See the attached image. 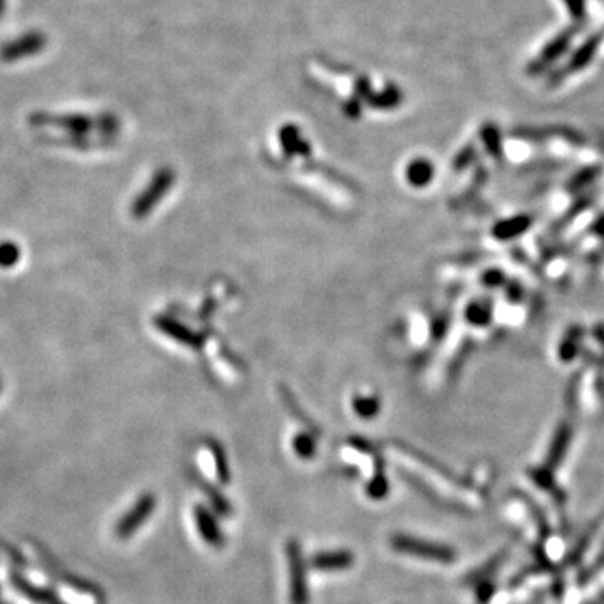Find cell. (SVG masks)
Wrapping results in <instances>:
<instances>
[{"mask_svg":"<svg viewBox=\"0 0 604 604\" xmlns=\"http://www.w3.org/2000/svg\"><path fill=\"white\" fill-rule=\"evenodd\" d=\"M578 32H579V26H570L568 29H564V31H561L558 36H554L548 44L542 47L541 54L527 63L526 66L527 74L541 76V74L549 73L561 57L569 51L570 42H573L574 36H576Z\"/></svg>","mask_w":604,"mask_h":604,"instance_id":"6da1fadb","label":"cell"},{"mask_svg":"<svg viewBox=\"0 0 604 604\" xmlns=\"http://www.w3.org/2000/svg\"><path fill=\"white\" fill-rule=\"evenodd\" d=\"M603 41H604V29H599V31L593 32L586 41H583L581 44L573 51V54L569 56L568 63L561 66V69L564 71V74L565 76L576 74L579 73V71L586 69L588 66L594 61V57H596Z\"/></svg>","mask_w":604,"mask_h":604,"instance_id":"7a4b0ae2","label":"cell"},{"mask_svg":"<svg viewBox=\"0 0 604 604\" xmlns=\"http://www.w3.org/2000/svg\"><path fill=\"white\" fill-rule=\"evenodd\" d=\"M351 563V556L346 553H336V554H321L317 556L314 561V565L319 569H342L348 568Z\"/></svg>","mask_w":604,"mask_h":604,"instance_id":"3957f363","label":"cell"},{"mask_svg":"<svg viewBox=\"0 0 604 604\" xmlns=\"http://www.w3.org/2000/svg\"><path fill=\"white\" fill-rule=\"evenodd\" d=\"M151 508H153V501H151V498H143L136 511L133 512L131 516L126 517L125 524H123V532H131L135 527L140 526V522L148 516Z\"/></svg>","mask_w":604,"mask_h":604,"instance_id":"277c9868","label":"cell"},{"mask_svg":"<svg viewBox=\"0 0 604 604\" xmlns=\"http://www.w3.org/2000/svg\"><path fill=\"white\" fill-rule=\"evenodd\" d=\"M197 522H198V527H200V531H202L203 537H205L208 542H213V544H215V542L220 541V532H218L217 526L213 524L210 519H208L207 513L198 512Z\"/></svg>","mask_w":604,"mask_h":604,"instance_id":"5b68a950","label":"cell"},{"mask_svg":"<svg viewBox=\"0 0 604 604\" xmlns=\"http://www.w3.org/2000/svg\"><path fill=\"white\" fill-rule=\"evenodd\" d=\"M564 6L568 7V11L570 14V17H573L574 22H583L584 19H586L588 14V4L586 0H563Z\"/></svg>","mask_w":604,"mask_h":604,"instance_id":"8992f818","label":"cell"},{"mask_svg":"<svg viewBox=\"0 0 604 604\" xmlns=\"http://www.w3.org/2000/svg\"><path fill=\"white\" fill-rule=\"evenodd\" d=\"M482 138L492 153H501V133L493 125H487L482 130Z\"/></svg>","mask_w":604,"mask_h":604,"instance_id":"52a82bcc","label":"cell"},{"mask_svg":"<svg viewBox=\"0 0 604 604\" xmlns=\"http://www.w3.org/2000/svg\"><path fill=\"white\" fill-rule=\"evenodd\" d=\"M19 260V249L12 244H2L0 245V265L2 267H9V265L16 264Z\"/></svg>","mask_w":604,"mask_h":604,"instance_id":"ba28073f","label":"cell"}]
</instances>
